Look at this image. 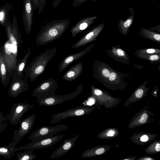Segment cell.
<instances>
[{
	"label": "cell",
	"mask_w": 160,
	"mask_h": 160,
	"mask_svg": "<svg viewBox=\"0 0 160 160\" xmlns=\"http://www.w3.org/2000/svg\"><path fill=\"white\" fill-rule=\"evenodd\" d=\"M31 49H27V52L22 58L17 62L14 73L12 77V79L23 78V72L26 68L28 59L31 54Z\"/></svg>",
	"instance_id": "2e32d148"
},
{
	"label": "cell",
	"mask_w": 160,
	"mask_h": 160,
	"mask_svg": "<svg viewBox=\"0 0 160 160\" xmlns=\"http://www.w3.org/2000/svg\"><path fill=\"white\" fill-rule=\"evenodd\" d=\"M132 21L131 19L127 20L124 23V26L125 28H127L129 27L132 24Z\"/></svg>",
	"instance_id": "d590c367"
},
{
	"label": "cell",
	"mask_w": 160,
	"mask_h": 160,
	"mask_svg": "<svg viewBox=\"0 0 160 160\" xmlns=\"http://www.w3.org/2000/svg\"><path fill=\"white\" fill-rule=\"evenodd\" d=\"M143 91L141 89H139L137 90L135 92V94L137 98H141L143 94Z\"/></svg>",
	"instance_id": "d6a6232c"
},
{
	"label": "cell",
	"mask_w": 160,
	"mask_h": 160,
	"mask_svg": "<svg viewBox=\"0 0 160 160\" xmlns=\"http://www.w3.org/2000/svg\"><path fill=\"white\" fill-rule=\"evenodd\" d=\"M160 52L159 49L153 48H149L147 49H143L138 51V57L142 55H148L154 53H159Z\"/></svg>",
	"instance_id": "484cf974"
},
{
	"label": "cell",
	"mask_w": 160,
	"mask_h": 160,
	"mask_svg": "<svg viewBox=\"0 0 160 160\" xmlns=\"http://www.w3.org/2000/svg\"><path fill=\"white\" fill-rule=\"evenodd\" d=\"M155 149L157 152L160 151V144L159 143H157L155 146Z\"/></svg>",
	"instance_id": "f35d334b"
},
{
	"label": "cell",
	"mask_w": 160,
	"mask_h": 160,
	"mask_svg": "<svg viewBox=\"0 0 160 160\" xmlns=\"http://www.w3.org/2000/svg\"><path fill=\"white\" fill-rule=\"evenodd\" d=\"M141 159V160H152V159H153L152 158H142V159Z\"/></svg>",
	"instance_id": "ab89813d"
},
{
	"label": "cell",
	"mask_w": 160,
	"mask_h": 160,
	"mask_svg": "<svg viewBox=\"0 0 160 160\" xmlns=\"http://www.w3.org/2000/svg\"><path fill=\"white\" fill-rule=\"evenodd\" d=\"M12 75L8 71L4 60L3 48L0 47V80L2 85L7 88Z\"/></svg>",
	"instance_id": "e0dca14e"
},
{
	"label": "cell",
	"mask_w": 160,
	"mask_h": 160,
	"mask_svg": "<svg viewBox=\"0 0 160 160\" xmlns=\"http://www.w3.org/2000/svg\"><path fill=\"white\" fill-rule=\"evenodd\" d=\"M70 23V19H62L47 23L40 30L35 38L37 45H44L59 39L67 29Z\"/></svg>",
	"instance_id": "6da1fadb"
},
{
	"label": "cell",
	"mask_w": 160,
	"mask_h": 160,
	"mask_svg": "<svg viewBox=\"0 0 160 160\" xmlns=\"http://www.w3.org/2000/svg\"><path fill=\"white\" fill-rule=\"evenodd\" d=\"M83 87V85L80 84L73 92L63 95L54 94L44 98L37 99V102L40 106H52L58 105L76 97L82 92Z\"/></svg>",
	"instance_id": "3957f363"
},
{
	"label": "cell",
	"mask_w": 160,
	"mask_h": 160,
	"mask_svg": "<svg viewBox=\"0 0 160 160\" xmlns=\"http://www.w3.org/2000/svg\"><path fill=\"white\" fill-rule=\"evenodd\" d=\"M4 60L7 69L12 75H13L18 62L12 51L9 39H8L2 47Z\"/></svg>",
	"instance_id": "30bf717a"
},
{
	"label": "cell",
	"mask_w": 160,
	"mask_h": 160,
	"mask_svg": "<svg viewBox=\"0 0 160 160\" xmlns=\"http://www.w3.org/2000/svg\"><path fill=\"white\" fill-rule=\"evenodd\" d=\"M57 51L56 48L48 49L36 57L25 68V77L29 78L31 82L34 81L44 72L48 62L54 57Z\"/></svg>",
	"instance_id": "7a4b0ae2"
},
{
	"label": "cell",
	"mask_w": 160,
	"mask_h": 160,
	"mask_svg": "<svg viewBox=\"0 0 160 160\" xmlns=\"http://www.w3.org/2000/svg\"><path fill=\"white\" fill-rule=\"evenodd\" d=\"M6 12L5 9H2L0 10V22L3 25L6 18Z\"/></svg>",
	"instance_id": "83f0119b"
},
{
	"label": "cell",
	"mask_w": 160,
	"mask_h": 160,
	"mask_svg": "<svg viewBox=\"0 0 160 160\" xmlns=\"http://www.w3.org/2000/svg\"><path fill=\"white\" fill-rule=\"evenodd\" d=\"M68 127L67 125L62 124L54 126H43L34 131L28 138L36 141L52 137L59 132L66 129Z\"/></svg>",
	"instance_id": "5b68a950"
},
{
	"label": "cell",
	"mask_w": 160,
	"mask_h": 160,
	"mask_svg": "<svg viewBox=\"0 0 160 160\" xmlns=\"http://www.w3.org/2000/svg\"><path fill=\"white\" fill-rule=\"evenodd\" d=\"M62 1V0H53L52 3V6L53 8H56L59 5Z\"/></svg>",
	"instance_id": "e575fe53"
},
{
	"label": "cell",
	"mask_w": 160,
	"mask_h": 160,
	"mask_svg": "<svg viewBox=\"0 0 160 160\" xmlns=\"http://www.w3.org/2000/svg\"><path fill=\"white\" fill-rule=\"evenodd\" d=\"M93 64V76L95 78L99 80L102 76V79H108L111 72L110 69L108 68V67H104L101 69L97 61L95 62Z\"/></svg>",
	"instance_id": "7402d4cb"
},
{
	"label": "cell",
	"mask_w": 160,
	"mask_h": 160,
	"mask_svg": "<svg viewBox=\"0 0 160 160\" xmlns=\"http://www.w3.org/2000/svg\"><path fill=\"white\" fill-rule=\"evenodd\" d=\"M115 133V131L113 130H110L107 132L106 135L108 137H112L114 136Z\"/></svg>",
	"instance_id": "836d02e7"
},
{
	"label": "cell",
	"mask_w": 160,
	"mask_h": 160,
	"mask_svg": "<svg viewBox=\"0 0 160 160\" xmlns=\"http://www.w3.org/2000/svg\"><path fill=\"white\" fill-rule=\"evenodd\" d=\"M34 150L28 149L26 151L18 153L17 158L18 160H32L35 159L37 155L33 153Z\"/></svg>",
	"instance_id": "603a6c76"
},
{
	"label": "cell",
	"mask_w": 160,
	"mask_h": 160,
	"mask_svg": "<svg viewBox=\"0 0 160 160\" xmlns=\"http://www.w3.org/2000/svg\"><path fill=\"white\" fill-rule=\"evenodd\" d=\"M142 56H145L148 57V58H147L146 59H147L151 61H156L158 60H159V55L157 54H152L151 55H144Z\"/></svg>",
	"instance_id": "f546056e"
},
{
	"label": "cell",
	"mask_w": 160,
	"mask_h": 160,
	"mask_svg": "<svg viewBox=\"0 0 160 160\" xmlns=\"http://www.w3.org/2000/svg\"><path fill=\"white\" fill-rule=\"evenodd\" d=\"M118 74L116 72H110L108 79L109 81L111 82H115L117 79L118 78Z\"/></svg>",
	"instance_id": "f1b7e54d"
},
{
	"label": "cell",
	"mask_w": 160,
	"mask_h": 160,
	"mask_svg": "<svg viewBox=\"0 0 160 160\" xmlns=\"http://www.w3.org/2000/svg\"><path fill=\"white\" fill-rule=\"evenodd\" d=\"M23 10V22L25 32L28 34H30L32 24L33 10L32 6V0H24Z\"/></svg>",
	"instance_id": "7c38bea8"
},
{
	"label": "cell",
	"mask_w": 160,
	"mask_h": 160,
	"mask_svg": "<svg viewBox=\"0 0 160 160\" xmlns=\"http://www.w3.org/2000/svg\"><path fill=\"white\" fill-rule=\"evenodd\" d=\"M112 51L113 55L115 56V59H124V60L126 58L128 59L127 56L122 49L119 48L113 49Z\"/></svg>",
	"instance_id": "cb8c5ba5"
},
{
	"label": "cell",
	"mask_w": 160,
	"mask_h": 160,
	"mask_svg": "<svg viewBox=\"0 0 160 160\" xmlns=\"http://www.w3.org/2000/svg\"><path fill=\"white\" fill-rule=\"evenodd\" d=\"M94 43L92 44L80 52L70 54L65 57L58 65V71H62L70 64L79 59L88 53L94 46Z\"/></svg>",
	"instance_id": "4fadbf2b"
},
{
	"label": "cell",
	"mask_w": 160,
	"mask_h": 160,
	"mask_svg": "<svg viewBox=\"0 0 160 160\" xmlns=\"http://www.w3.org/2000/svg\"><path fill=\"white\" fill-rule=\"evenodd\" d=\"M28 78H23L12 79L8 92L12 98L17 97L21 93L27 91L29 87Z\"/></svg>",
	"instance_id": "8fae6325"
},
{
	"label": "cell",
	"mask_w": 160,
	"mask_h": 160,
	"mask_svg": "<svg viewBox=\"0 0 160 160\" xmlns=\"http://www.w3.org/2000/svg\"><path fill=\"white\" fill-rule=\"evenodd\" d=\"M47 0H38L37 8H38V13L40 14L46 6Z\"/></svg>",
	"instance_id": "4316f807"
},
{
	"label": "cell",
	"mask_w": 160,
	"mask_h": 160,
	"mask_svg": "<svg viewBox=\"0 0 160 160\" xmlns=\"http://www.w3.org/2000/svg\"><path fill=\"white\" fill-rule=\"evenodd\" d=\"M58 83L55 79L49 78L42 82L33 91L32 96L38 99L52 95L56 92Z\"/></svg>",
	"instance_id": "52a82bcc"
},
{
	"label": "cell",
	"mask_w": 160,
	"mask_h": 160,
	"mask_svg": "<svg viewBox=\"0 0 160 160\" xmlns=\"http://www.w3.org/2000/svg\"><path fill=\"white\" fill-rule=\"evenodd\" d=\"M98 29H94L85 34L73 45L72 48H78L95 40L98 34Z\"/></svg>",
	"instance_id": "d6986e66"
},
{
	"label": "cell",
	"mask_w": 160,
	"mask_h": 160,
	"mask_svg": "<svg viewBox=\"0 0 160 160\" xmlns=\"http://www.w3.org/2000/svg\"><path fill=\"white\" fill-rule=\"evenodd\" d=\"M38 0H32V6L34 11L37 8V4Z\"/></svg>",
	"instance_id": "8d00e7d4"
},
{
	"label": "cell",
	"mask_w": 160,
	"mask_h": 160,
	"mask_svg": "<svg viewBox=\"0 0 160 160\" xmlns=\"http://www.w3.org/2000/svg\"><path fill=\"white\" fill-rule=\"evenodd\" d=\"M63 137V135H57L39 140L32 141L23 147H19V150L28 149L34 150L50 148L58 143Z\"/></svg>",
	"instance_id": "ba28073f"
},
{
	"label": "cell",
	"mask_w": 160,
	"mask_h": 160,
	"mask_svg": "<svg viewBox=\"0 0 160 160\" xmlns=\"http://www.w3.org/2000/svg\"><path fill=\"white\" fill-rule=\"evenodd\" d=\"M79 136V134H77L72 138L65 139L62 144L52 152L50 158L52 159L60 157L70 151L74 146Z\"/></svg>",
	"instance_id": "5bb4252c"
},
{
	"label": "cell",
	"mask_w": 160,
	"mask_h": 160,
	"mask_svg": "<svg viewBox=\"0 0 160 160\" xmlns=\"http://www.w3.org/2000/svg\"><path fill=\"white\" fill-rule=\"evenodd\" d=\"M20 140H14L9 143L7 146H0V156L5 158L10 159L15 153L19 150V148H16L15 146Z\"/></svg>",
	"instance_id": "ffe728a7"
},
{
	"label": "cell",
	"mask_w": 160,
	"mask_h": 160,
	"mask_svg": "<svg viewBox=\"0 0 160 160\" xmlns=\"http://www.w3.org/2000/svg\"><path fill=\"white\" fill-rule=\"evenodd\" d=\"M93 110L92 108L82 105L74 108L69 109L53 115L52 116V119L50 123H57L61 120L68 118L85 115L90 113Z\"/></svg>",
	"instance_id": "8992f818"
},
{
	"label": "cell",
	"mask_w": 160,
	"mask_h": 160,
	"mask_svg": "<svg viewBox=\"0 0 160 160\" xmlns=\"http://www.w3.org/2000/svg\"><path fill=\"white\" fill-rule=\"evenodd\" d=\"M148 118V115L147 114H143L139 120V122L142 124L145 123L146 122Z\"/></svg>",
	"instance_id": "1f68e13d"
},
{
	"label": "cell",
	"mask_w": 160,
	"mask_h": 160,
	"mask_svg": "<svg viewBox=\"0 0 160 160\" xmlns=\"http://www.w3.org/2000/svg\"><path fill=\"white\" fill-rule=\"evenodd\" d=\"M83 70V63L80 62L68 70L63 75L62 79L68 81H72L82 74Z\"/></svg>",
	"instance_id": "ac0fdd59"
},
{
	"label": "cell",
	"mask_w": 160,
	"mask_h": 160,
	"mask_svg": "<svg viewBox=\"0 0 160 160\" xmlns=\"http://www.w3.org/2000/svg\"><path fill=\"white\" fill-rule=\"evenodd\" d=\"M33 105L21 102L15 103L11 108L9 113L6 116L8 120L11 125L16 126L21 121V118L25 113L33 108Z\"/></svg>",
	"instance_id": "277c9868"
},
{
	"label": "cell",
	"mask_w": 160,
	"mask_h": 160,
	"mask_svg": "<svg viewBox=\"0 0 160 160\" xmlns=\"http://www.w3.org/2000/svg\"><path fill=\"white\" fill-rule=\"evenodd\" d=\"M12 51L14 57L17 58L19 47L22 42L21 37L18 27L15 25L11 26V31L9 39Z\"/></svg>",
	"instance_id": "9a60e30c"
},
{
	"label": "cell",
	"mask_w": 160,
	"mask_h": 160,
	"mask_svg": "<svg viewBox=\"0 0 160 160\" xmlns=\"http://www.w3.org/2000/svg\"><path fill=\"white\" fill-rule=\"evenodd\" d=\"M6 117L4 116L2 112L0 110V134L7 128L8 122Z\"/></svg>",
	"instance_id": "d4e9b609"
},
{
	"label": "cell",
	"mask_w": 160,
	"mask_h": 160,
	"mask_svg": "<svg viewBox=\"0 0 160 160\" xmlns=\"http://www.w3.org/2000/svg\"><path fill=\"white\" fill-rule=\"evenodd\" d=\"M88 0H73L72 2V6L75 8L81 5Z\"/></svg>",
	"instance_id": "4dcf8cb0"
},
{
	"label": "cell",
	"mask_w": 160,
	"mask_h": 160,
	"mask_svg": "<svg viewBox=\"0 0 160 160\" xmlns=\"http://www.w3.org/2000/svg\"><path fill=\"white\" fill-rule=\"evenodd\" d=\"M92 18H84L79 21L75 25L72 26L70 30V32L73 37L79 33L87 28L91 23Z\"/></svg>",
	"instance_id": "44dd1931"
},
{
	"label": "cell",
	"mask_w": 160,
	"mask_h": 160,
	"mask_svg": "<svg viewBox=\"0 0 160 160\" xmlns=\"http://www.w3.org/2000/svg\"><path fill=\"white\" fill-rule=\"evenodd\" d=\"M36 117L35 114L29 115L20 123V125L18 129L14 132L12 140H20L30 131L32 128Z\"/></svg>",
	"instance_id": "9c48e42d"
},
{
	"label": "cell",
	"mask_w": 160,
	"mask_h": 160,
	"mask_svg": "<svg viewBox=\"0 0 160 160\" xmlns=\"http://www.w3.org/2000/svg\"><path fill=\"white\" fill-rule=\"evenodd\" d=\"M148 140V137L146 135L142 136L140 138V140L142 142H146Z\"/></svg>",
	"instance_id": "74e56055"
}]
</instances>
